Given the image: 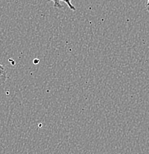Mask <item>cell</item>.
Segmentation results:
<instances>
[{"label":"cell","instance_id":"cell-2","mask_svg":"<svg viewBox=\"0 0 149 154\" xmlns=\"http://www.w3.org/2000/svg\"><path fill=\"white\" fill-rule=\"evenodd\" d=\"M8 79V73L6 69L0 64V86L3 85Z\"/></svg>","mask_w":149,"mask_h":154},{"label":"cell","instance_id":"cell-3","mask_svg":"<svg viewBox=\"0 0 149 154\" xmlns=\"http://www.w3.org/2000/svg\"><path fill=\"white\" fill-rule=\"evenodd\" d=\"M146 8H147V10H148V11L149 12V4L146 5Z\"/></svg>","mask_w":149,"mask_h":154},{"label":"cell","instance_id":"cell-1","mask_svg":"<svg viewBox=\"0 0 149 154\" xmlns=\"http://www.w3.org/2000/svg\"><path fill=\"white\" fill-rule=\"evenodd\" d=\"M47 1L53 2V3H54V7L56 8H62V5H61V2H64L66 3V4L68 5V8H69L71 11H75V10H76L74 6L72 5V0H47Z\"/></svg>","mask_w":149,"mask_h":154}]
</instances>
